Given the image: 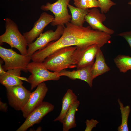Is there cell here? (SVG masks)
I'll use <instances>...</instances> for the list:
<instances>
[{
  "label": "cell",
  "instance_id": "1",
  "mask_svg": "<svg viewBox=\"0 0 131 131\" xmlns=\"http://www.w3.org/2000/svg\"><path fill=\"white\" fill-rule=\"evenodd\" d=\"M63 33L57 40L51 42L31 56L33 62H42L48 56L60 48L76 46L86 48L96 44L101 48L109 43L111 35L105 33L85 27L74 25L70 22L66 24Z\"/></svg>",
  "mask_w": 131,
  "mask_h": 131
},
{
  "label": "cell",
  "instance_id": "2",
  "mask_svg": "<svg viewBox=\"0 0 131 131\" xmlns=\"http://www.w3.org/2000/svg\"><path fill=\"white\" fill-rule=\"evenodd\" d=\"M86 48L76 46L62 48L47 57L43 62L48 70L57 73L67 68L76 67Z\"/></svg>",
  "mask_w": 131,
  "mask_h": 131
},
{
  "label": "cell",
  "instance_id": "3",
  "mask_svg": "<svg viewBox=\"0 0 131 131\" xmlns=\"http://www.w3.org/2000/svg\"><path fill=\"white\" fill-rule=\"evenodd\" d=\"M4 20L5 31L0 36V45L6 43L11 48L17 49L21 54L27 55L28 44L23 35L19 31L17 25L9 18H6Z\"/></svg>",
  "mask_w": 131,
  "mask_h": 131
},
{
  "label": "cell",
  "instance_id": "4",
  "mask_svg": "<svg viewBox=\"0 0 131 131\" xmlns=\"http://www.w3.org/2000/svg\"><path fill=\"white\" fill-rule=\"evenodd\" d=\"M27 68L28 71L31 73L27 79V82L30 84L31 90L45 81L58 80L60 78L58 73L49 71L43 62H30L27 65Z\"/></svg>",
  "mask_w": 131,
  "mask_h": 131
},
{
  "label": "cell",
  "instance_id": "5",
  "mask_svg": "<svg viewBox=\"0 0 131 131\" xmlns=\"http://www.w3.org/2000/svg\"><path fill=\"white\" fill-rule=\"evenodd\" d=\"M0 57L4 62L2 66L6 71L11 69H19L26 72L28 71L27 66L32 60L31 56L19 54L12 49L1 46Z\"/></svg>",
  "mask_w": 131,
  "mask_h": 131
},
{
  "label": "cell",
  "instance_id": "6",
  "mask_svg": "<svg viewBox=\"0 0 131 131\" xmlns=\"http://www.w3.org/2000/svg\"><path fill=\"white\" fill-rule=\"evenodd\" d=\"M70 0H57L53 3L48 2L46 5L41 6V10L44 11H49L54 15V19L51 23V25H64V24L70 21L72 16L69 14L67 8Z\"/></svg>",
  "mask_w": 131,
  "mask_h": 131
},
{
  "label": "cell",
  "instance_id": "7",
  "mask_svg": "<svg viewBox=\"0 0 131 131\" xmlns=\"http://www.w3.org/2000/svg\"><path fill=\"white\" fill-rule=\"evenodd\" d=\"M8 104L17 111H21L31 93L22 85L5 87Z\"/></svg>",
  "mask_w": 131,
  "mask_h": 131
},
{
  "label": "cell",
  "instance_id": "8",
  "mask_svg": "<svg viewBox=\"0 0 131 131\" xmlns=\"http://www.w3.org/2000/svg\"><path fill=\"white\" fill-rule=\"evenodd\" d=\"M65 27L58 25L55 31L50 30L41 33L35 40L28 44L27 55L31 57L34 52L43 48L50 42L58 40L62 34Z\"/></svg>",
  "mask_w": 131,
  "mask_h": 131
},
{
  "label": "cell",
  "instance_id": "9",
  "mask_svg": "<svg viewBox=\"0 0 131 131\" xmlns=\"http://www.w3.org/2000/svg\"><path fill=\"white\" fill-rule=\"evenodd\" d=\"M54 107L51 103L43 101L29 115L16 131H26L34 124L39 123L45 116L53 110Z\"/></svg>",
  "mask_w": 131,
  "mask_h": 131
},
{
  "label": "cell",
  "instance_id": "10",
  "mask_svg": "<svg viewBox=\"0 0 131 131\" xmlns=\"http://www.w3.org/2000/svg\"><path fill=\"white\" fill-rule=\"evenodd\" d=\"M48 91V88L43 82L39 85L36 89L31 93L27 103L21 111L25 118L43 102Z\"/></svg>",
  "mask_w": 131,
  "mask_h": 131
},
{
  "label": "cell",
  "instance_id": "11",
  "mask_svg": "<svg viewBox=\"0 0 131 131\" xmlns=\"http://www.w3.org/2000/svg\"><path fill=\"white\" fill-rule=\"evenodd\" d=\"M54 17L45 12L42 13L33 27L23 35L28 44L33 42L42 33L45 27L54 20Z\"/></svg>",
  "mask_w": 131,
  "mask_h": 131
},
{
  "label": "cell",
  "instance_id": "12",
  "mask_svg": "<svg viewBox=\"0 0 131 131\" xmlns=\"http://www.w3.org/2000/svg\"><path fill=\"white\" fill-rule=\"evenodd\" d=\"M106 19L105 15L101 12L97 8H93L89 10L85 17V21L92 29L97 30L106 33L110 35L113 34V30L104 25L103 23Z\"/></svg>",
  "mask_w": 131,
  "mask_h": 131
},
{
  "label": "cell",
  "instance_id": "13",
  "mask_svg": "<svg viewBox=\"0 0 131 131\" xmlns=\"http://www.w3.org/2000/svg\"><path fill=\"white\" fill-rule=\"evenodd\" d=\"M81 69L70 71L65 69L59 72V75L67 77L72 80L79 79L86 82L90 88L92 86L93 80L91 68L93 64Z\"/></svg>",
  "mask_w": 131,
  "mask_h": 131
},
{
  "label": "cell",
  "instance_id": "14",
  "mask_svg": "<svg viewBox=\"0 0 131 131\" xmlns=\"http://www.w3.org/2000/svg\"><path fill=\"white\" fill-rule=\"evenodd\" d=\"M21 70L19 69H11L0 74V82L5 87L18 85H22V77H21Z\"/></svg>",
  "mask_w": 131,
  "mask_h": 131
},
{
  "label": "cell",
  "instance_id": "15",
  "mask_svg": "<svg viewBox=\"0 0 131 131\" xmlns=\"http://www.w3.org/2000/svg\"><path fill=\"white\" fill-rule=\"evenodd\" d=\"M101 47L98 45L94 44L84 49L79 62L76 65L79 69L93 64L98 52Z\"/></svg>",
  "mask_w": 131,
  "mask_h": 131
},
{
  "label": "cell",
  "instance_id": "16",
  "mask_svg": "<svg viewBox=\"0 0 131 131\" xmlns=\"http://www.w3.org/2000/svg\"><path fill=\"white\" fill-rule=\"evenodd\" d=\"M77 97L73 90H67L62 99L61 110L58 116L54 120V122L59 121L62 123L66 114L72 105L77 100Z\"/></svg>",
  "mask_w": 131,
  "mask_h": 131
},
{
  "label": "cell",
  "instance_id": "17",
  "mask_svg": "<svg viewBox=\"0 0 131 131\" xmlns=\"http://www.w3.org/2000/svg\"><path fill=\"white\" fill-rule=\"evenodd\" d=\"M95 62L93 64L91 71L94 79L110 70L105 62L102 52L100 50L97 53Z\"/></svg>",
  "mask_w": 131,
  "mask_h": 131
},
{
  "label": "cell",
  "instance_id": "18",
  "mask_svg": "<svg viewBox=\"0 0 131 131\" xmlns=\"http://www.w3.org/2000/svg\"><path fill=\"white\" fill-rule=\"evenodd\" d=\"M80 104V101L77 100L70 107L62 122L63 131H68L76 127L75 114Z\"/></svg>",
  "mask_w": 131,
  "mask_h": 131
},
{
  "label": "cell",
  "instance_id": "19",
  "mask_svg": "<svg viewBox=\"0 0 131 131\" xmlns=\"http://www.w3.org/2000/svg\"><path fill=\"white\" fill-rule=\"evenodd\" d=\"M68 7L71 14L72 18L70 23L78 26H82L85 21V17L89 10L74 7L69 4Z\"/></svg>",
  "mask_w": 131,
  "mask_h": 131
},
{
  "label": "cell",
  "instance_id": "20",
  "mask_svg": "<svg viewBox=\"0 0 131 131\" xmlns=\"http://www.w3.org/2000/svg\"><path fill=\"white\" fill-rule=\"evenodd\" d=\"M114 63L121 72L125 73L131 70V57L119 55L114 59Z\"/></svg>",
  "mask_w": 131,
  "mask_h": 131
},
{
  "label": "cell",
  "instance_id": "21",
  "mask_svg": "<svg viewBox=\"0 0 131 131\" xmlns=\"http://www.w3.org/2000/svg\"><path fill=\"white\" fill-rule=\"evenodd\" d=\"M118 101L120 106L121 114L122 123L121 125L118 127L117 130L118 131H128V121L130 112V106L128 105L124 107L123 103L119 99H118Z\"/></svg>",
  "mask_w": 131,
  "mask_h": 131
},
{
  "label": "cell",
  "instance_id": "22",
  "mask_svg": "<svg viewBox=\"0 0 131 131\" xmlns=\"http://www.w3.org/2000/svg\"><path fill=\"white\" fill-rule=\"evenodd\" d=\"M74 4L76 7L86 9L100 7L97 0H77L74 2Z\"/></svg>",
  "mask_w": 131,
  "mask_h": 131
},
{
  "label": "cell",
  "instance_id": "23",
  "mask_svg": "<svg viewBox=\"0 0 131 131\" xmlns=\"http://www.w3.org/2000/svg\"><path fill=\"white\" fill-rule=\"evenodd\" d=\"M100 5V12L102 13H106L113 6L116 4L111 0H97Z\"/></svg>",
  "mask_w": 131,
  "mask_h": 131
},
{
  "label": "cell",
  "instance_id": "24",
  "mask_svg": "<svg viewBox=\"0 0 131 131\" xmlns=\"http://www.w3.org/2000/svg\"><path fill=\"white\" fill-rule=\"evenodd\" d=\"M86 127L85 131H91L93 128L96 127L99 122L96 120L92 119L90 120H87L85 122Z\"/></svg>",
  "mask_w": 131,
  "mask_h": 131
},
{
  "label": "cell",
  "instance_id": "25",
  "mask_svg": "<svg viewBox=\"0 0 131 131\" xmlns=\"http://www.w3.org/2000/svg\"><path fill=\"white\" fill-rule=\"evenodd\" d=\"M118 35L124 38L131 48V31L121 33Z\"/></svg>",
  "mask_w": 131,
  "mask_h": 131
},
{
  "label": "cell",
  "instance_id": "26",
  "mask_svg": "<svg viewBox=\"0 0 131 131\" xmlns=\"http://www.w3.org/2000/svg\"><path fill=\"white\" fill-rule=\"evenodd\" d=\"M8 106L7 104L0 101V109L1 111L6 112L7 110Z\"/></svg>",
  "mask_w": 131,
  "mask_h": 131
},
{
  "label": "cell",
  "instance_id": "27",
  "mask_svg": "<svg viewBox=\"0 0 131 131\" xmlns=\"http://www.w3.org/2000/svg\"><path fill=\"white\" fill-rule=\"evenodd\" d=\"M3 61V60H0V74L3 73L5 72L6 71L4 70L3 66H2V62Z\"/></svg>",
  "mask_w": 131,
  "mask_h": 131
},
{
  "label": "cell",
  "instance_id": "28",
  "mask_svg": "<svg viewBox=\"0 0 131 131\" xmlns=\"http://www.w3.org/2000/svg\"><path fill=\"white\" fill-rule=\"evenodd\" d=\"M128 4L131 5V1L129 2L128 3Z\"/></svg>",
  "mask_w": 131,
  "mask_h": 131
},
{
  "label": "cell",
  "instance_id": "29",
  "mask_svg": "<svg viewBox=\"0 0 131 131\" xmlns=\"http://www.w3.org/2000/svg\"><path fill=\"white\" fill-rule=\"evenodd\" d=\"M73 0L74 1V2L76 1L77 0Z\"/></svg>",
  "mask_w": 131,
  "mask_h": 131
},
{
  "label": "cell",
  "instance_id": "30",
  "mask_svg": "<svg viewBox=\"0 0 131 131\" xmlns=\"http://www.w3.org/2000/svg\"></svg>",
  "mask_w": 131,
  "mask_h": 131
}]
</instances>
